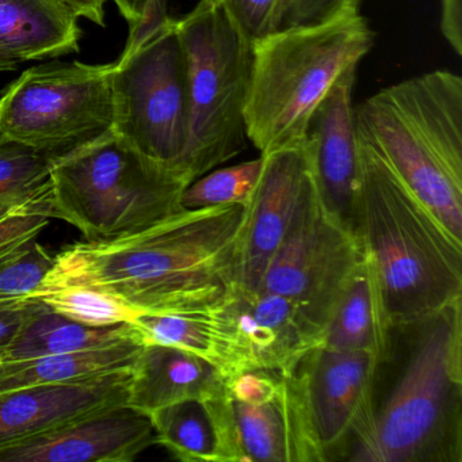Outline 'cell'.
<instances>
[{"mask_svg":"<svg viewBox=\"0 0 462 462\" xmlns=\"http://www.w3.org/2000/svg\"><path fill=\"white\" fill-rule=\"evenodd\" d=\"M245 213L247 204L182 209L137 234L75 243L39 288L88 286L137 312L220 307L237 286Z\"/></svg>","mask_w":462,"mask_h":462,"instance_id":"1","label":"cell"},{"mask_svg":"<svg viewBox=\"0 0 462 462\" xmlns=\"http://www.w3.org/2000/svg\"><path fill=\"white\" fill-rule=\"evenodd\" d=\"M346 461H462V299L389 327Z\"/></svg>","mask_w":462,"mask_h":462,"instance_id":"2","label":"cell"},{"mask_svg":"<svg viewBox=\"0 0 462 462\" xmlns=\"http://www.w3.org/2000/svg\"><path fill=\"white\" fill-rule=\"evenodd\" d=\"M351 226L374 273L389 327L462 299V243L359 144Z\"/></svg>","mask_w":462,"mask_h":462,"instance_id":"3","label":"cell"},{"mask_svg":"<svg viewBox=\"0 0 462 462\" xmlns=\"http://www.w3.org/2000/svg\"><path fill=\"white\" fill-rule=\"evenodd\" d=\"M374 153L462 243V79L432 71L383 88L353 109Z\"/></svg>","mask_w":462,"mask_h":462,"instance_id":"4","label":"cell"},{"mask_svg":"<svg viewBox=\"0 0 462 462\" xmlns=\"http://www.w3.org/2000/svg\"><path fill=\"white\" fill-rule=\"evenodd\" d=\"M375 34L359 13L274 32L251 45L245 121L259 152L301 144L308 121L335 83L372 51Z\"/></svg>","mask_w":462,"mask_h":462,"instance_id":"5","label":"cell"},{"mask_svg":"<svg viewBox=\"0 0 462 462\" xmlns=\"http://www.w3.org/2000/svg\"><path fill=\"white\" fill-rule=\"evenodd\" d=\"M190 183L112 129L53 162L52 217L71 224L88 240L128 236L182 210L180 199Z\"/></svg>","mask_w":462,"mask_h":462,"instance_id":"6","label":"cell"},{"mask_svg":"<svg viewBox=\"0 0 462 462\" xmlns=\"http://www.w3.org/2000/svg\"><path fill=\"white\" fill-rule=\"evenodd\" d=\"M177 28L189 99L188 144L178 170L193 182L247 147L251 44L212 0H199Z\"/></svg>","mask_w":462,"mask_h":462,"instance_id":"7","label":"cell"},{"mask_svg":"<svg viewBox=\"0 0 462 462\" xmlns=\"http://www.w3.org/2000/svg\"><path fill=\"white\" fill-rule=\"evenodd\" d=\"M112 90L113 131L143 155L180 171L188 144L189 99L177 20L169 17L158 28L131 32L123 56L113 64Z\"/></svg>","mask_w":462,"mask_h":462,"instance_id":"8","label":"cell"},{"mask_svg":"<svg viewBox=\"0 0 462 462\" xmlns=\"http://www.w3.org/2000/svg\"><path fill=\"white\" fill-rule=\"evenodd\" d=\"M113 64L51 63L26 69L0 98V136L53 162L112 131Z\"/></svg>","mask_w":462,"mask_h":462,"instance_id":"9","label":"cell"},{"mask_svg":"<svg viewBox=\"0 0 462 462\" xmlns=\"http://www.w3.org/2000/svg\"><path fill=\"white\" fill-rule=\"evenodd\" d=\"M361 259L358 239L324 207L310 169L291 226L258 291H272L293 302L324 337Z\"/></svg>","mask_w":462,"mask_h":462,"instance_id":"10","label":"cell"},{"mask_svg":"<svg viewBox=\"0 0 462 462\" xmlns=\"http://www.w3.org/2000/svg\"><path fill=\"white\" fill-rule=\"evenodd\" d=\"M375 356L319 345L291 373L323 462L346 461L364 418Z\"/></svg>","mask_w":462,"mask_h":462,"instance_id":"11","label":"cell"},{"mask_svg":"<svg viewBox=\"0 0 462 462\" xmlns=\"http://www.w3.org/2000/svg\"><path fill=\"white\" fill-rule=\"evenodd\" d=\"M263 169L247 202L237 286L258 291L296 212L310 175L304 143L262 153Z\"/></svg>","mask_w":462,"mask_h":462,"instance_id":"12","label":"cell"},{"mask_svg":"<svg viewBox=\"0 0 462 462\" xmlns=\"http://www.w3.org/2000/svg\"><path fill=\"white\" fill-rule=\"evenodd\" d=\"M156 443L150 416L125 402L4 448L0 462H132Z\"/></svg>","mask_w":462,"mask_h":462,"instance_id":"13","label":"cell"},{"mask_svg":"<svg viewBox=\"0 0 462 462\" xmlns=\"http://www.w3.org/2000/svg\"><path fill=\"white\" fill-rule=\"evenodd\" d=\"M236 334L245 369L288 375L302 356L323 342L321 332L280 294L234 289L221 304Z\"/></svg>","mask_w":462,"mask_h":462,"instance_id":"14","label":"cell"},{"mask_svg":"<svg viewBox=\"0 0 462 462\" xmlns=\"http://www.w3.org/2000/svg\"><path fill=\"white\" fill-rule=\"evenodd\" d=\"M356 72H346L316 107L302 142L319 197L351 231L358 183V143L353 120Z\"/></svg>","mask_w":462,"mask_h":462,"instance_id":"15","label":"cell"},{"mask_svg":"<svg viewBox=\"0 0 462 462\" xmlns=\"http://www.w3.org/2000/svg\"><path fill=\"white\" fill-rule=\"evenodd\" d=\"M131 374L132 370L0 393V450L110 405L125 404Z\"/></svg>","mask_w":462,"mask_h":462,"instance_id":"16","label":"cell"},{"mask_svg":"<svg viewBox=\"0 0 462 462\" xmlns=\"http://www.w3.org/2000/svg\"><path fill=\"white\" fill-rule=\"evenodd\" d=\"M229 400L242 462H323L291 374L269 402Z\"/></svg>","mask_w":462,"mask_h":462,"instance_id":"17","label":"cell"},{"mask_svg":"<svg viewBox=\"0 0 462 462\" xmlns=\"http://www.w3.org/2000/svg\"><path fill=\"white\" fill-rule=\"evenodd\" d=\"M156 442L182 462H242L226 386L151 413Z\"/></svg>","mask_w":462,"mask_h":462,"instance_id":"18","label":"cell"},{"mask_svg":"<svg viewBox=\"0 0 462 462\" xmlns=\"http://www.w3.org/2000/svg\"><path fill=\"white\" fill-rule=\"evenodd\" d=\"M226 386L217 367L196 354L163 345H144L129 381L126 404L150 416L161 408L204 399Z\"/></svg>","mask_w":462,"mask_h":462,"instance_id":"19","label":"cell"},{"mask_svg":"<svg viewBox=\"0 0 462 462\" xmlns=\"http://www.w3.org/2000/svg\"><path fill=\"white\" fill-rule=\"evenodd\" d=\"M128 323L142 345L182 348L217 367L226 378L245 370L236 334L221 305L193 312H140Z\"/></svg>","mask_w":462,"mask_h":462,"instance_id":"20","label":"cell"},{"mask_svg":"<svg viewBox=\"0 0 462 462\" xmlns=\"http://www.w3.org/2000/svg\"><path fill=\"white\" fill-rule=\"evenodd\" d=\"M78 18L55 0H0V56L18 64L79 52Z\"/></svg>","mask_w":462,"mask_h":462,"instance_id":"21","label":"cell"},{"mask_svg":"<svg viewBox=\"0 0 462 462\" xmlns=\"http://www.w3.org/2000/svg\"><path fill=\"white\" fill-rule=\"evenodd\" d=\"M134 339L131 324L88 327L69 320L39 301L26 302L14 328L0 346V362L93 350ZM139 342V340H137Z\"/></svg>","mask_w":462,"mask_h":462,"instance_id":"22","label":"cell"},{"mask_svg":"<svg viewBox=\"0 0 462 462\" xmlns=\"http://www.w3.org/2000/svg\"><path fill=\"white\" fill-rule=\"evenodd\" d=\"M144 345L131 339L93 350L55 354L28 361L0 362V393L131 372Z\"/></svg>","mask_w":462,"mask_h":462,"instance_id":"23","label":"cell"},{"mask_svg":"<svg viewBox=\"0 0 462 462\" xmlns=\"http://www.w3.org/2000/svg\"><path fill=\"white\" fill-rule=\"evenodd\" d=\"M388 331L380 289L362 253L361 262L324 329L321 345L332 350L369 353L377 359L385 348Z\"/></svg>","mask_w":462,"mask_h":462,"instance_id":"24","label":"cell"},{"mask_svg":"<svg viewBox=\"0 0 462 462\" xmlns=\"http://www.w3.org/2000/svg\"><path fill=\"white\" fill-rule=\"evenodd\" d=\"M52 159L0 136V208H20L51 199Z\"/></svg>","mask_w":462,"mask_h":462,"instance_id":"25","label":"cell"},{"mask_svg":"<svg viewBox=\"0 0 462 462\" xmlns=\"http://www.w3.org/2000/svg\"><path fill=\"white\" fill-rule=\"evenodd\" d=\"M39 301L55 312L88 327H112L134 320L140 312L116 297L88 286L61 285L37 288L23 304Z\"/></svg>","mask_w":462,"mask_h":462,"instance_id":"26","label":"cell"},{"mask_svg":"<svg viewBox=\"0 0 462 462\" xmlns=\"http://www.w3.org/2000/svg\"><path fill=\"white\" fill-rule=\"evenodd\" d=\"M263 169L262 155L254 161L207 172L183 191V209H202L220 205L247 204Z\"/></svg>","mask_w":462,"mask_h":462,"instance_id":"27","label":"cell"},{"mask_svg":"<svg viewBox=\"0 0 462 462\" xmlns=\"http://www.w3.org/2000/svg\"><path fill=\"white\" fill-rule=\"evenodd\" d=\"M53 263L55 255L34 240L0 266V318L21 312L23 299L39 288Z\"/></svg>","mask_w":462,"mask_h":462,"instance_id":"28","label":"cell"},{"mask_svg":"<svg viewBox=\"0 0 462 462\" xmlns=\"http://www.w3.org/2000/svg\"><path fill=\"white\" fill-rule=\"evenodd\" d=\"M51 218V199L0 213V266L37 240Z\"/></svg>","mask_w":462,"mask_h":462,"instance_id":"29","label":"cell"},{"mask_svg":"<svg viewBox=\"0 0 462 462\" xmlns=\"http://www.w3.org/2000/svg\"><path fill=\"white\" fill-rule=\"evenodd\" d=\"M362 0H277V32L320 25L359 13Z\"/></svg>","mask_w":462,"mask_h":462,"instance_id":"30","label":"cell"},{"mask_svg":"<svg viewBox=\"0 0 462 462\" xmlns=\"http://www.w3.org/2000/svg\"><path fill=\"white\" fill-rule=\"evenodd\" d=\"M251 45L277 32V0H215Z\"/></svg>","mask_w":462,"mask_h":462,"instance_id":"31","label":"cell"},{"mask_svg":"<svg viewBox=\"0 0 462 462\" xmlns=\"http://www.w3.org/2000/svg\"><path fill=\"white\" fill-rule=\"evenodd\" d=\"M285 375L263 369H245L226 378V391L235 402L261 404L277 394Z\"/></svg>","mask_w":462,"mask_h":462,"instance_id":"32","label":"cell"},{"mask_svg":"<svg viewBox=\"0 0 462 462\" xmlns=\"http://www.w3.org/2000/svg\"><path fill=\"white\" fill-rule=\"evenodd\" d=\"M440 31L457 56L462 55V0H440Z\"/></svg>","mask_w":462,"mask_h":462,"instance_id":"33","label":"cell"},{"mask_svg":"<svg viewBox=\"0 0 462 462\" xmlns=\"http://www.w3.org/2000/svg\"><path fill=\"white\" fill-rule=\"evenodd\" d=\"M79 20L91 21L96 25H105V4L107 0H55Z\"/></svg>","mask_w":462,"mask_h":462,"instance_id":"34","label":"cell"},{"mask_svg":"<svg viewBox=\"0 0 462 462\" xmlns=\"http://www.w3.org/2000/svg\"><path fill=\"white\" fill-rule=\"evenodd\" d=\"M131 29L142 25L152 12L155 0H113Z\"/></svg>","mask_w":462,"mask_h":462,"instance_id":"35","label":"cell"},{"mask_svg":"<svg viewBox=\"0 0 462 462\" xmlns=\"http://www.w3.org/2000/svg\"><path fill=\"white\" fill-rule=\"evenodd\" d=\"M17 69V66L14 63L0 56V72L12 71V69Z\"/></svg>","mask_w":462,"mask_h":462,"instance_id":"36","label":"cell"},{"mask_svg":"<svg viewBox=\"0 0 462 462\" xmlns=\"http://www.w3.org/2000/svg\"><path fill=\"white\" fill-rule=\"evenodd\" d=\"M15 319H18V316H6V318H0V321L4 320H15ZM5 340H0V346H2V343H4Z\"/></svg>","mask_w":462,"mask_h":462,"instance_id":"37","label":"cell"},{"mask_svg":"<svg viewBox=\"0 0 462 462\" xmlns=\"http://www.w3.org/2000/svg\"><path fill=\"white\" fill-rule=\"evenodd\" d=\"M12 209V208H0V213L4 212V210Z\"/></svg>","mask_w":462,"mask_h":462,"instance_id":"38","label":"cell"},{"mask_svg":"<svg viewBox=\"0 0 462 462\" xmlns=\"http://www.w3.org/2000/svg\"><path fill=\"white\" fill-rule=\"evenodd\" d=\"M212 2H215V0H212Z\"/></svg>","mask_w":462,"mask_h":462,"instance_id":"39","label":"cell"}]
</instances>
